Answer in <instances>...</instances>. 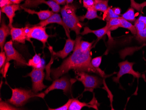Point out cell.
<instances>
[{
	"label": "cell",
	"instance_id": "1",
	"mask_svg": "<svg viewBox=\"0 0 146 110\" xmlns=\"http://www.w3.org/2000/svg\"><path fill=\"white\" fill-rule=\"evenodd\" d=\"M82 39V36L77 35L75 46L72 55L64 60L60 66L51 69L50 75L52 79L55 80L60 78L70 70H74V72L94 73L102 78L105 77L106 74L100 68L96 69L92 65L91 50L84 52L80 47V42Z\"/></svg>",
	"mask_w": 146,
	"mask_h": 110
},
{
	"label": "cell",
	"instance_id": "2",
	"mask_svg": "<svg viewBox=\"0 0 146 110\" xmlns=\"http://www.w3.org/2000/svg\"><path fill=\"white\" fill-rule=\"evenodd\" d=\"M77 6L74 4H66L60 10L62 19L70 30L74 31L76 35L81 34V29L84 24L80 21L76 15Z\"/></svg>",
	"mask_w": 146,
	"mask_h": 110
},
{
	"label": "cell",
	"instance_id": "3",
	"mask_svg": "<svg viewBox=\"0 0 146 110\" xmlns=\"http://www.w3.org/2000/svg\"><path fill=\"white\" fill-rule=\"evenodd\" d=\"M12 96L11 98L8 100V102L17 107L25 105L31 98L41 97L44 98V93H36L33 90L22 88L11 89Z\"/></svg>",
	"mask_w": 146,
	"mask_h": 110
},
{
	"label": "cell",
	"instance_id": "4",
	"mask_svg": "<svg viewBox=\"0 0 146 110\" xmlns=\"http://www.w3.org/2000/svg\"><path fill=\"white\" fill-rule=\"evenodd\" d=\"M77 80L82 82L84 87V92H93L94 89L100 87L103 83L102 79L96 75H91L85 72H75Z\"/></svg>",
	"mask_w": 146,
	"mask_h": 110
},
{
	"label": "cell",
	"instance_id": "5",
	"mask_svg": "<svg viewBox=\"0 0 146 110\" xmlns=\"http://www.w3.org/2000/svg\"><path fill=\"white\" fill-rule=\"evenodd\" d=\"M25 28L27 38V41L32 42L31 39L38 40L42 43L43 47H45L49 37V35L46 32V27L36 24L31 27H29V25H26Z\"/></svg>",
	"mask_w": 146,
	"mask_h": 110
},
{
	"label": "cell",
	"instance_id": "6",
	"mask_svg": "<svg viewBox=\"0 0 146 110\" xmlns=\"http://www.w3.org/2000/svg\"><path fill=\"white\" fill-rule=\"evenodd\" d=\"M45 76V73L43 69L33 68L32 72L25 77H31L32 81V90L35 93H38L47 88V86L43 83Z\"/></svg>",
	"mask_w": 146,
	"mask_h": 110
},
{
	"label": "cell",
	"instance_id": "7",
	"mask_svg": "<svg viewBox=\"0 0 146 110\" xmlns=\"http://www.w3.org/2000/svg\"><path fill=\"white\" fill-rule=\"evenodd\" d=\"M4 51L6 55L7 62L11 60L15 61L17 65L19 66H27V62L24 57L13 46L12 40L7 42L4 46Z\"/></svg>",
	"mask_w": 146,
	"mask_h": 110
},
{
	"label": "cell",
	"instance_id": "8",
	"mask_svg": "<svg viewBox=\"0 0 146 110\" xmlns=\"http://www.w3.org/2000/svg\"><path fill=\"white\" fill-rule=\"evenodd\" d=\"M76 80L77 79H70L67 76H62L60 78L54 80L51 85L46 88L44 93L46 95L54 89H61L65 94H67L70 92L72 85Z\"/></svg>",
	"mask_w": 146,
	"mask_h": 110
},
{
	"label": "cell",
	"instance_id": "9",
	"mask_svg": "<svg viewBox=\"0 0 146 110\" xmlns=\"http://www.w3.org/2000/svg\"><path fill=\"white\" fill-rule=\"evenodd\" d=\"M134 62H130L125 60L119 62L118 66L119 67V71L117 73V76L112 78L113 81L117 83H119V79L122 76L125 74H130L133 75L134 78L139 79L141 77V74L136 72L133 69Z\"/></svg>",
	"mask_w": 146,
	"mask_h": 110
},
{
	"label": "cell",
	"instance_id": "10",
	"mask_svg": "<svg viewBox=\"0 0 146 110\" xmlns=\"http://www.w3.org/2000/svg\"><path fill=\"white\" fill-rule=\"evenodd\" d=\"M42 4L47 5L54 13H59L61 10L60 5L51 0H25L24 3L21 5V8H36Z\"/></svg>",
	"mask_w": 146,
	"mask_h": 110
},
{
	"label": "cell",
	"instance_id": "11",
	"mask_svg": "<svg viewBox=\"0 0 146 110\" xmlns=\"http://www.w3.org/2000/svg\"><path fill=\"white\" fill-rule=\"evenodd\" d=\"M75 44V41L72 40L71 38H68L66 40L64 48L57 52L54 51L52 47H50L49 50L51 53L52 60L54 61L59 57L64 59L67 57L70 52L74 51Z\"/></svg>",
	"mask_w": 146,
	"mask_h": 110
},
{
	"label": "cell",
	"instance_id": "12",
	"mask_svg": "<svg viewBox=\"0 0 146 110\" xmlns=\"http://www.w3.org/2000/svg\"><path fill=\"white\" fill-rule=\"evenodd\" d=\"M134 25L137 31V40L146 43V16L140 15L134 22Z\"/></svg>",
	"mask_w": 146,
	"mask_h": 110
},
{
	"label": "cell",
	"instance_id": "13",
	"mask_svg": "<svg viewBox=\"0 0 146 110\" xmlns=\"http://www.w3.org/2000/svg\"><path fill=\"white\" fill-rule=\"evenodd\" d=\"M56 23L61 25L65 32V34L68 37V38H70V30L65 24L63 21L62 18L60 16V15L58 13H54L50 17L46 20L41 21L40 23L37 24V25H41L42 27H46V25L50 24Z\"/></svg>",
	"mask_w": 146,
	"mask_h": 110
},
{
	"label": "cell",
	"instance_id": "14",
	"mask_svg": "<svg viewBox=\"0 0 146 110\" xmlns=\"http://www.w3.org/2000/svg\"><path fill=\"white\" fill-rule=\"evenodd\" d=\"M99 105L100 104L98 103L97 100L95 97V95H94L92 101L88 103L82 102L78 99H73L69 108V110H81L82 109L83 107H85L89 108H94L96 110H98V107H99Z\"/></svg>",
	"mask_w": 146,
	"mask_h": 110
},
{
	"label": "cell",
	"instance_id": "15",
	"mask_svg": "<svg viewBox=\"0 0 146 110\" xmlns=\"http://www.w3.org/2000/svg\"><path fill=\"white\" fill-rule=\"evenodd\" d=\"M10 35L12 41L19 43L25 44L27 40L25 27L19 28L12 27L11 28Z\"/></svg>",
	"mask_w": 146,
	"mask_h": 110
},
{
	"label": "cell",
	"instance_id": "16",
	"mask_svg": "<svg viewBox=\"0 0 146 110\" xmlns=\"http://www.w3.org/2000/svg\"><path fill=\"white\" fill-rule=\"evenodd\" d=\"M21 6L17 4H12L6 6L1 9V11L5 14L9 19V27L11 28L13 27L12 24L14 21V18L15 15V12L21 9Z\"/></svg>",
	"mask_w": 146,
	"mask_h": 110
},
{
	"label": "cell",
	"instance_id": "17",
	"mask_svg": "<svg viewBox=\"0 0 146 110\" xmlns=\"http://www.w3.org/2000/svg\"><path fill=\"white\" fill-rule=\"evenodd\" d=\"M1 22L0 27V48L1 51H3L7 37L11 35V28L6 24L4 19Z\"/></svg>",
	"mask_w": 146,
	"mask_h": 110
},
{
	"label": "cell",
	"instance_id": "18",
	"mask_svg": "<svg viewBox=\"0 0 146 110\" xmlns=\"http://www.w3.org/2000/svg\"><path fill=\"white\" fill-rule=\"evenodd\" d=\"M108 32H109V29L106 25L104 27L97 30H92L88 27H85L84 28L83 31L81 33V34L82 36H84L89 33H93L96 36L98 39L99 40L108 33Z\"/></svg>",
	"mask_w": 146,
	"mask_h": 110
},
{
	"label": "cell",
	"instance_id": "19",
	"mask_svg": "<svg viewBox=\"0 0 146 110\" xmlns=\"http://www.w3.org/2000/svg\"><path fill=\"white\" fill-rule=\"evenodd\" d=\"M23 9L25 12L30 15H36L38 16V19L41 21L46 20L50 17L52 15L54 14V12L52 11H50L49 10H40L39 11H36L34 10L28 8H22Z\"/></svg>",
	"mask_w": 146,
	"mask_h": 110
},
{
	"label": "cell",
	"instance_id": "20",
	"mask_svg": "<svg viewBox=\"0 0 146 110\" xmlns=\"http://www.w3.org/2000/svg\"><path fill=\"white\" fill-rule=\"evenodd\" d=\"M27 65L34 69H44L45 68L44 61L41 58L40 54H35L32 59L29 60Z\"/></svg>",
	"mask_w": 146,
	"mask_h": 110
},
{
	"label": "cell",
	"instance_id": "21",
	"mask_svg": "<svg viewBox=\"0 0 146 110\" xmlns=\"http://www.w3.org/2000/svg\"><path fill=\"white\" fill-rule=\"evenodd\" d=\"M87 10V11L84 15L78 16L79 20L81 22H84L85 19H87L88 20H92L95 19H103L102 17L98 15L97 11L94 8H88Z\"/></svg>",
	"mask_w": 146,
	"mask_h": 110
},
{
	"label": "cell",
	"instance_id": "22",
	"mask_svg": "<svg viewBox=\"0 0 146 110\" xmlns=\"http://www.w3.org/2000/svg\"><path fill=\"white\" fill-rule=\"evenodd\" d=\"M109 0H95L94 8L97 11H101L105 13L109 9Z\"/></svg>",
	"mask_w": 146,
	"mask_h": 110
},
{
	"label": "cell",
	"instance_id": "23",
	"mask_svg": "<svg viewBox=\"0 0 146 110\" xmlns=\"http://www.w3.org/2000/svg\"><path fill=\"white\" fill-rule=\"evenodd\" d=\"M120 24H121L120 27L123 28L128 29L130 31L132 34L136 36V34H137V31L134 25L132 24L131 23L125 20V19L121 17V16L120 17Z\"/></svg>",
	"mask_w": 146,
	"mask_h": 110
},
{
	"label": "cell",
	"instance_id": "24",
	"mask_svg": "<svg viewBox=\"0 0 146 110\" xmlns=\"http://www.w3.org/2000/svg\"><path fill=\"white\" fill-rule=\"evenodd\" d=\"M109 29V32L115 30L120 27V17L118 18H112L106 22V25Z\"/></svg>",
	"mask_w": 146,
	"mask_h": 110
},
{
	"label": "cell",
	"instance_id": "25",
	"mask_svg": "<svg viewBox=\"0 0 146 110\" xmlns=\"http://www.w3.org/2000/svg\"><path fill=\"white\" fill-rule=\"evenodd\" d=\"M121 17L130 23L135 22L136 19L135 17L134 9L130 7L127 10L125 11L124 13L121 15Z\"/></svg>",
	"mask_w": 146,
	"mask_h": 110
},
{
	"label": "cell",
	"instance_id": "26",
	"mask_svg": "<svg viewBox=\"0 0 146 110\" xmlns=\"http://www.w3.org/2000/svg\"><path fill=\"white\" fill-rule=\"evenodd\" d=\"M120 17V16L115 14L112 9V8L110 7L107 11H106L105 13L103 14L102 20H106L107 22L112 18H118Z\"/></svg>",
	"mask_w": 146,
	"mask_h": 110
},
{
	"label": "cell",
	"instance_id": "27",
	"mask_svg": "<svg viewBox=\"0 0 146 110\" xmlns=\"http://www.w3.org/2000/svg\"><path fill=\"white\" fill-rule=\"evenodd\" d=\"M94 42H95V41L92 42H89L81 40V41L80 42V47L83 51H87L89 50H91L93 47V44Z\"/></svg>",
	"mask_w": 146,
	"mask_h": 110
},
{
	"label": "cell",
	"instance_id": "28",
	"mask_svg": "<svg viewBox=\"0 0 146 110\" xmlns=\"http://www.w3.org/2000/svg\"><path fill=\"white\" fill-rule=\"evenodd\" d=\"M11 104L9 102L1 101V99L0 102V110H22L17 107H15L11 105Z\"/></svg>",
	"mask_w": 146,
	"mask_h": 110
},
{
	"label": "cell",
	"instance_id": "29",
	"mask_svg": "<svg viewBox=\"0 0 146 110\" xmlns=\"http://www.w3.org/2000/svg\"><path fill=\"white\" fill-rule=\"evenodd\" d=\"M131 7L133 8L138 11L142 10L146 6V1L141 4H139L135 1V0H130Z\"/></svg>",
	"mask_w": 146,
	"mask_h": 110
},
{
	"label": "cell",
	"instance_id": "30",
	"mask_svg": "<svg viewBox=\"0 0 146 110\" xmlns=\"http://www.w3.org/2000/svg\"><path fill=\"white\" fill-rule=\"evenodd\" d=\"M6 55L5 51L1 52L0 53V69L1 71L5 67L6 61Z\"/></svg>",
	"mask_w": 146,
	"mask_h": 110
},
{
	"label": "cell",
	"instance_id": "31",
	"mask_svg": "<svg viewBox=\"0 0 146 110\" xmlns=\"http://www.w3.org/2000/svg\"><path fill=\"white\" fill-rule=\"evenodd\" d=\"M102 61V57L99 56L92 59L91 63L92 65L96 69H99V66L101 65Z\"/></svg>",
	"mask_w": 146,
	"mask_h": 110
},
{
	"label": "cell",
	"instance_id": "32",
	"mask_svg": "<svg viewBox=\"0 0 146 110\" xmlns=\"http://www.w3.org/2000/svg\"><path fill=\"white\" fill-rule=\"evenodd\" d=\"M73 99H69L68 101L64 105L60 107H58L56 108H50V107L48 108L49 110H69L70 106V104L73 101Z\"/></svg>",
	"mask_w": 146,
	"mask_h": 110
},
{
	"label": "cell",
	"instance_id": "33",
	"mask_svg": "<svg viewBox=\"0 0 146 110\" xmlns=\"http://www.w3.org/2000/svg\"><path fill=\"white\" fill-rule=\"evenodd\" d=\"M83 7L85 9L94 8L95 5V0H83Z\"/></svg>",
	"mask_w": 146,
	"mask_h": 110
},
{
	"label": "cell",
	"instance_id": "34",
	"mask_svg": "<svg viewBox=\"0 0 146 110\" xmlns=\"http://www.w3.org/2000/svg\"><path fill=\"white\" fill-rule=\"evenodd\" d=\"M13 4L10 0H0V7L3 8L6 6Z\"/></svg>",
	"mask_w": 146,
	"mask_h": 110
},
{
	"label": "cell",
	"instance_id": "35",
	"mask_svg": "<svg viewBox=\"0 0 146 110\" xmlns=\"http://www.w3.org/2000/svg\"><path fill=\"white\" fill-rule=\"evenodd\" d=\"M112 9L113 10L115 14L117 15H121V9L119 7H114V8H112Z\"/></svg>",
	"mask_w": 146,
	"mask_h": 110
},
{
	"label": "cell",
	"instance_id": "36",
	"mask_svg": "<svg viewBox=\"0 0 146 110\" xmlns=\"http://www.w3.org/2000/svg\"><path fill=\"white\" fill-rule=\"evenodd\" d=\"M59 5H64L66 4V0H51Z\"/></svg>",
	"mask_w": 146,
	"mask_h": 110
},
{
	"label": "cell",
	"instance_id": "37",
	"mask_svg": "<svg viewBox=\"0 0 146 110\" xmlns=\"http://www.w3.org/2000/svg\"><path fill=\"white\" fill-rule=\"evenodd\" d=\"M14 4L19 5L22 1H24V0H10Z\"/></svg>",
	"mask_w": 146,
	"mask_h": 110
},
{
	"label": "cell",
	"instance_id": "38",
	"mask_svg": "<svg viewBox=\"0 0 146 110\" xmlns=\"http://www.w3.org/2000/svg\"><path fill=\"white\" fill-rule=\"evenodd\" d=\"M74 0H66V4H72Z\"/></svg>",
	"mask_w": 146,
	"mask_h": 110
}]
</instances>
